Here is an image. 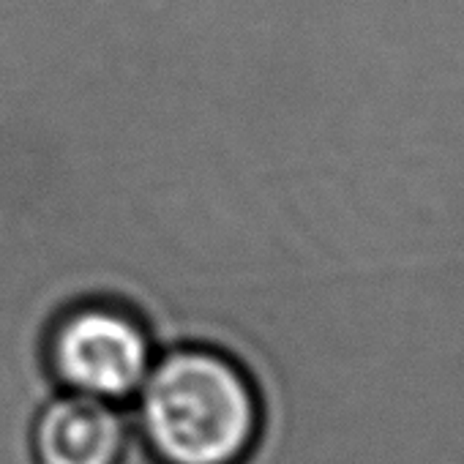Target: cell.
I'll return each mask as SVG.
<instances>
[{
  "label": "cell",
  "instance_id": "6da1fadb",
  "mask_svg": "<svg viewBox=\"0 0 464 464\" xmlns=\"http://www.w3.org/2000/svg\"><path fill=\"white\" fill-rule=\"evenodd\" d=\"M134 399L140 437L159 464H244L263 431L255 380L208 344L167 350Z\"/></svg>",
  "mask_w": 464,
  "mask_h": 464
},
{
  "label": "cell",
  "instance_id": "7a4b0ae2",
  "mask_svg": "<svg viewBox=\"0 0 464 464\" xmlns=\"http://www.w3.org/2000/svg\"><path fill=\"white\" fill-rule=\"evenodd\" d=\"M44 355L50 374L63 391L123 404L145 382L156 347L148 325L131 306L88 298L55 317Z\"/></svg>",
  "mask_w": 464,
  "mask_h": 464
},
{
  "label": "cell",
  "instance_id": "3957f363",
  "mask_svg": "<svg viewBox=\"0 0 464 464\" xmlns=\"http://www.w3.org/2000/svg\"><path fill=\"white\" fill-rule=\"evenodd\" d=\"M131 442V420L121 404L63 393L34 420L39 464H121Z\"/></svg>",
  "mask_w": 464,
  "mask_h": 464
}]
</instances>
